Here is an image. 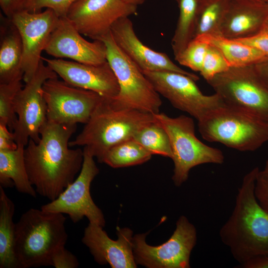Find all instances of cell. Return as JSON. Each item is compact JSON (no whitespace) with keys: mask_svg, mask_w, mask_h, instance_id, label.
<instances>
[{"mask_svg":"<svg viewBox=\"0 0 268 268\" xmlns=\"http://www.w3.org/2000/svg\"><path fill=\"white\" fill-rule=\"evenodd\" d=\"M264 29L268 30V18L266 22Z\"/></svg>","mask_w":268,"mask_h":268,"instance_id":"ab89813d","label":"cell"},{"mask_svg":"<svg viewBox=\"0 0 268 268\" xmlns=\"http://www.w3.org/2000/svg\"><path fill=\"white\" fill-rule=\"evenodd\" d=\"M84 159L81 169L75 180L55 200L43 205L44 210L66 214L73 223L86 217L90 223L104 227L105 220L102 210L93 201L90 192L91 182L99 169L94 157L83 148Z\"/></svg>","mask_w":268,"mask_h":268,"instance_id":"4fadbf2b","label":"cell"},{"mask_svg":"<svg viewBox=\"0 0 268 268\" xmlns=\"http://www.w3.org/2000/svg\"><path fill=\"white\" fill-rule=\"evenodd\" d=\"M208 46V44L194 38L175 59L180 65L200 72Z\"/></svg>","mask_w":268,"mask_h":268,"instance_id":"f546056e","label":"cell"},{"mask_svg":"<svg viewBox=\"0 0 268 268\" xmlns=\"http://www.w3.org/2000/svg\"><path fill=\"white\" fill-rule=\"evenodd\" d=\"M42 59L71 86L95 92L107 99H114L119 92L117 78L107 61L90 65L62 59Z\"/></svg>","mask_w":268,"mask_h":268,"instance_id":"2e32d148","label":"cell"},{"mask_svg":"<svg viewBox=\"0 0 268 268\" xmlns=\"http://www.w3.org/2000/svg\"><path fill=\"white\" fill-rule=\"evenodd\" d=\"M137 8L123 0H76L66 17L80 34L100 40L116 21L135 14Z\"/></svg>","mask_w":268,"mask_h":268,"instance_id":"9a60e30c","label":"cell"},{"mask_svg":"<svg viewBox=\"0 0 268 268\" xmlns=\"http://www.w3.org/2000/svg\"><path fill=\"white\" fill-rule=\"evenodd\" d=\"M268 4L251 0H230L221 27V35L237 40L252 37L264 28Z\"/></svg>","mask_w":268,"mask_h":268,"instance_id":"ffe728a7","label":"cell"},{"mask_svg":"<svg viewBox=\"0 0 268 268\" xmlns=\"http://www.w3.org/2000/svg\"><path fill=\"white\" fill-rule=\"evenodd\" d=\"M256 48L268 57V30L263 29L256 35L245 39L236 40Z\"/></svg>","mask_w":268,"mask_h":268,"instance_id":"e575fe53","label":"cell"},{"mask_svg":"<svg viewBox=\"0 0 268 268\" xmlns=\"http://www.w3.org/2000/svg\"><path fill=\"white\" fill-rule=\"evenodd\" d=\"M100 40L106 45L107 61L119 85V92L112 99L113 103L120 108L159 113L160 95L141 70L117 46L110 32Z\"/></svg>","mask_w":268,"mask_h":268,"instance_id":"52a82bcc","label":"cell"},{"mask_svg":"<svg viewBox=\"0 0 268 268\" xmlns=\"http://www.w3.org/2000/svg\"><path fill=\"white\" fill-rule=\"evenodd\" d=\"M266 2L268 4V0H266Z\"/></svg>","mask_w":268,"mask_h":268,"instance_id":"b9f144b4","label":"cell"},{"mask_svg":"<svg viewBox=\"0 0 268 268\" xmlns=\"http://www.w3.org/2000/svg\"><path fill=\"white\" fill-rule=\"evenodd\" d=\"M111 34L117 46L142 71H170L187 75L196 81L199 77L175 64L164 53L155 51L137 37L129 17L118 19L112 25Z\"/></svg>","mask_w":268,"mask_h":268,"instance_id":"ac0fdd59","label":"cell"},{"mask_svg":"<svg viewBox=\"0 0 268 268\" xmlns=\"http://www.w3.org/2000/svg\"><path fill=\"white\" fill-rule=\"evenodd\" d=\"M154 117L170 139L174 163L172 179L176 186L185 183L190 170L197 166L223 163L224 156L220 149L204 144L196 136L192 118L185 115L171 117L160 113L154 114Z\"/></svg>","mask_w":268,"mask_h":268,"instance_id":"8992f818","label":"cell"},{"mask_svg":"<svg viewBox=\"0 0 268 268\" xmlns=\"http://www.w3.org/2000/svg\"><path fill=\"white\" fill-rule=\"evenodd\" d=\"M14 202L0 186V268H19L14 253Z\"/></svg>","mask_w":268,"mask_h":268,"instance_id":"603a6c76","label":"cell"},{"mask_svg":"<svg viewBox=\"0 0 268 268\" xmlns=\"http://www.w3.org/2000/svg\"><path fill=\"white\" fill-rule=\"evenodd\" d=\"M261 80L268 89V57L254 65Z\"/></svg>","mask_w":268,"mask_h":268,"instance_id":"74e56055","label":"cell"},{"mask_svg":"<svg viewBox=\"0 0 268 268\" xmlns=\"http://www.w3.org/2000/svg\"><path fill=\"white\" fill-rule=\"evenodd\" d=\"M76 0H23L22 10L40 11L43 8L53 10L60 17L66 16L71 5Z\"/></svg>","mask_w":268,"mask_h":268,"instance_id":"1f68e13d","label":"cell"},{"mask_svg":"<svg viewBox=\"0 0 268 268\" xmlns=\"http://www.w3.org/2000/svg\"><path fill=\"white\" fill-rule=\"evenodd\" d=\"M146 236L143 233L133 236V253L137 265L148 268H190V256L197 235L196 227L185 216L178 218L173 233L162 244L148 245Z\"/></svg>","mask_w":268,"mask_h":268,"instance_id":"9c48e42d","label":"cell"},{"mask_svg":"<svg viewBox=\"0 0 268 268\" xmlns=\"http://www.w3.org/2000/svg\"><path fill=\"white\" fill-rule=\"evenodd\" d=\"M198 122L199 132L204 140L239 151H255L268 141V123L224 104Z\"/></svg>","mask_w":268,"mask_h":268,"instance_id":"5b68a950","label":"cell"},{"mask_svg":"<svg viewBox=\"0 0 268 268\" xmlns=\"http://www.w3.org/2000/svg\"><path fill=\"white\" fill-rule=\"evenodd\" d=\"M142 72L159 95L174 107L187 113L198 121L224 105L216 93L203 94L196 81L187 75L170 71Z\"/></svg>","mask_w":268,"mask_h":268,"instance_id":"7c38bea8","label":"cell"},{"mask_svg":"<svg viewBox=\"0 0 268 268\" xmlns=\"http://www.w3.org/2000/svg\"><path fill=\"white\" fill-rule=\"evenodd\" d=\"M251 0L257 1H260V2H266V0Z\"/></svg>","mask_w":268,"mask_h":268,"instance_id":"60d3db41","label":"cell"},{"mask_svg":"<svg viewBox=\"0 0 268 268\" xmlns=\"http://www.w3.org/2000/svg\"><path fill=\"white\" fill-rule=\"evenodd\" d=\"M64 214L30 208L15 223L14 253L19 268L51 266L53 254L67 240Z\"/></svg>","mask_w":268,"mask_h":268,"instance_id":"277c9868","label":"cell"},{"mask_svg":"<svg viewBox=\"0 0 268 268\" xmlns=\"http://www.w3.org/2000/svg\"><path fill=\"white\" fill-rule=\"evenodd\" d=\"M79 265L76 257L66 249L65 246L57 249L51 259V266L55 268H77Z\"/></svg>","mask_w":268,"mask_h":268,"instance_id":"836d02e7","label":"cell"},{"mask_svg":"<svg viewBox=\"0 0 268 268\" xmlns=\"http://www.w3.org/2000/svg\"><path fill=\"white\" fill-rule=\"evenodd\" d=\"M60 17L51 9L29 12L21 10L10 19L18 29L23 47V80L29 81L42 61L41 54L50 40Z\"/></svg>","mask_w":268,"mask_h":268,"instance_id":"5bb4252c","label":"cell"},{"mask_svg":"<svg viewBox=\"0 0 268 268\" xmlns=\"http://www.w3.org/2000/svg\"><path fill=\"white\" fill-rule=\"evenodd\" d=\"M230 67L221 52L216 47L208 44L200 72L203 78L207 81L215 75L226 71Z\"/></svg>","mask_w":268,"mask_h":268,"instance_id":"4dcf8cb0","label":"cell"},{"mask_svg":"<svg viewBox=\"0 0 268 268\" xmlns=\"http://www.w3.org/2000/svg\"><path fill=\"white\" fill-rule=\"evenodd\" d=\"M255 196L261 205L268 210V159L263 169H259L255 186Z\"/></svg>","mask_w":268,"mask_h":268,"instance_id":"d6a6232c","label":"cell"},{"mask_svg":"<svg viewBox=\"0 0 268 268\" xmlns=\"http://www.w3.org/2000/svg\"><path fill=\"white\" fill-rule=\"evenodd\" d=\"M17 147L13 132L6 125L0 123V150H12Z\"/></svg>","mask_w":268,"mask_h":268,"instance_id":"d590c367","label":"cell"},{"mask_svg":"<svg viewBox=\"0 0 268 268\" xmlns=\"http://www.w3.org/2000/svg\"><path fill=\"white\" fill-rule=\"evenodd\" d=\"M112 99L104 98L69 147L83 146L99 163L113 147L134 138L142 128L153 122L154 114L116 106Z\"/></svg>","mask_w":268,"mask_h":268,"instance_id":"3957f363","label":"cell"},{"mask_svg":"<svg viewBox=\"0 0 268 268\" xmlns=\"http://www.w3.org/2000/svg\"><path fill=\"white\" fill-rule=\"evenodd\" d=\"M42 93L47 121L65 125L85 124L105 98L95 92L71 86L58 77L44 82Z\"/></svg>","mask_w":268,"mask_h":268,"instance_id":"30bf717a","label":"cell"},{"mask_svg":"<svg viewBox=\"0 0 268 268\" xmlns=\"http://www.w3.org/2000/svg\"><path fill=\"white\" fill-rule=\"evenodd\" d=\"M152 154L134 138L122 142L111 148L105 154L103 163L114 168H122L143 164Z\"/></svg>","mask_w":268,"mask_h":268,"instance_id":"4316f807","label":"cell"},{"mask_svg":"<svg viewBox=\"0 0 268 268\" xmlns=\"http://www.w3.org/2000/svg\"><path fill=\"white\" fill-rule=\"evenodd\" d=\"M24 148L18 145L12 150H0V186H14L21 193L36 197V192L31 184L26 168Z\"/></svg>","mask_w":268,"mask_h":268,"instance_id":"7402d4cb","label":"cell"},{"mask_svg":"<svg viewBox=\"0 0 268 268\" xmlns=\"http://www.w3.org/2000/svg\"><path fill=\"white\" fill-rule=\"evenodd\" d=\"M133 138L152 155L172 158L173 153L169 136L156 120L140 129Z\"/></svg>","mask_w":268,"mask_h":268,"instance_id":"83f0119b","label":"cell"},{"mask_svg":"<svg viewBox=\"0 0 268 268\" xmlns=\"http://www.w3.org/2000/svg\"><path fill=\"white\" fill-rule=\"evenodd\" d=\"M22 80L0 84V123L6 125L12 132L17 121L14 101L17 93L23 87Z\"/></svg>","mask_w":268,"mask_h":268,"instance_id":"f1b7e54d","label":"cell"},{"mask_svg":"<svg viewBox=\"0 0 268 268\" xmlns=\"http://www.w3.org/2000/svg\"><path fill=\"white\" fill-rule=\"evenodd\" d=\"M125 2H126L127 3L138 6L139 5H141L143 3H144L146 0H123Z\"/></svg>","mask_w":268,"mask_h":268,"instance_id":"f35d334b","label":"cell"},{"mask_svg":"<svg viewBox=\"0 0 268 268\" xmlns=\"http://www.w3.org/2000/svg\"><path fill=\"white\" fill-rule=\"evenodd\" d=\"M256 167L245 175L238 189L231 215L219 231L222 242L240 264L268 255V210L255 194Z\"/></svg>","mask_w":268,"mask_h":268,"instance_id":"7a4b0ae2","label":"cell"},{"mask_svg":"<svg viewBox=\"0 0 268 268\" xmlns=\"http://www.w3.org/2000/svg\"><path fill=\"white\" fill-rule=\"evenodd\" d=\"M227 106L268 123V89L254 65L231 67L206 81Z\"/></svg>","mask_w":268,"mask_h":268,"instance_id":"ba28073f","label":"cell"},{"mask_svg":"<svg viewBox=\"0 0 268 268\" xmlns=\"http://www.w3.org/2000/svg\"><path fill=\"white\" fill-rule=\"evenodd\" d=\"M103 227L89 223L85 228L82 242L100 265L112 268L137 267L133 248V231L129 228L117 227L118 239H111Z\"/></svg>","mask_w":268,"mask_h":268,"instance_id":"d6986e66","label":"cell"},{"mask_svg":"<svg viewBox=\"0 0 268 268\" xmlns=\"http://www.w3.org/2000/svg\"><path fill=\"white\" fill-rule=\"evenodd\" d=\"M23 0H0L1 10L5 16L11 19L16 12L22 10Z\"/></svg>","mask_w":268,"mask_h":268,"instance_id":"8d00e7d4","label":"cell"},{"mask_svg":"<svg viewBox=\"0 0 268 268\" xmlns=\"http://www.w3.org/2000/svg\"><path fill=\"white\" fill-rule=\"evenodd\" d=\"M66 16L59 18L45 51L57 59L68 58L90 65L107 62L106 47L101 40L83 38Z\"/></svg>","mask_w":268,"mask_h":268,"instance_id":"e0dca14e","label":"cell"},{"mask_svg":"<svg viewBox=\"0 0 268 268\" xmlns=\"http://www.w3.org/2000/svg\"><path fill=\"white\" fill-rule=\"evenodd\" d=\"M77 125H65L47 121L38 142L30 138L24 159L30 182L37 193L52 201L80 172L83 150L69 148V142Z\"/></svg>","mask_w":268,"mask_h":268,"instance_id":"6da1fadb","label":"cell"},{"mask_svg":"<svg viewBox=\"0 0 268 268\" xmlns=\"http://www.w3.org/2000/svg\"><path fill=\"white\" fill-rule=\"evenodd\" d=\"M0 84L23 79V47L19 32L11 20L0 14Z\"/></svg>","mask_w":268,"mask_h":268,"instance_id":"44dd1931","label":"cell"},{"mask_svg":"<svg viewBox=\"0 0 268 268\" xmlns=\"http://www.w3.org/2000/svg\"><path fill=\"white\" fill-rule=\"evenodd\" d=\"M179 14L171 41L174 57L181 54L194 39L201 0H174Z\"/></svg>","mask_w":268,"mask_h":268,"instance_id":"d4e9b609","label":"cell"},{"mask_svg":"<svg viewBox=\"0 0 268 268\" xmlns=\"http://www.w3.org/2000/svg\"><path fill=\"white\" fill-rule=\"evenodd\" d=\"M230 0H201L194 38L202 35L221 36V27Z\"/></svg>","mask_w":268,"mask_h":268,"instance_id":"484cf974","label":"cell"},{"mask_svg":"<svg viewBox=\"0 0 268 268\" xmlns=\"http://www.w3.org/2000/svg\"><path fill=\"white\" fill-rule=\"evenodd\" d=\"M195 38L216 47L230 67L255 65L268 58L254 47L222 36L202 35Z\"/></svg>","mask_w":268,"mask_h":268,"instance_id":"cb8c5ba5","label":"cell"},{"mask_svg":"<svg viewBox=\"0 0 268 268\" xmlns=\"http://www.w3.org/2000/svg\"><path fill=\"white\" fill-rule=\"evenodd\" d=\"M58 76L42 59L35 74L17 93L14 101L17 121L13 131L17 145L25 147L30 138L39 141L40 131L47 122L42 86L47 80Z\"/></svg>","mask_w":268,"mask_h":268,"instance_id":"8fae6325","label":"cell"}]
</instances>
